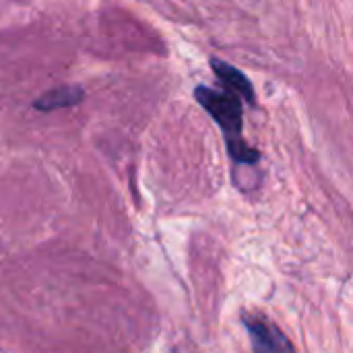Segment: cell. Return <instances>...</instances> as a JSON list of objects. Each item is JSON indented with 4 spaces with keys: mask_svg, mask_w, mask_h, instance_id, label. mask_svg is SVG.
I'll return each instance as SVG.
<instances>
[{
    "mask_svg": "<svg viewBox=\"0 0 353 353\" xmlns=\"http://www.w3.org/2000/svg\"><path fill=\"white\" fill-rule=\"evenodd\" d=\"M244 323H246V327L250 331L254 350H259V352H285V350H292V343L267 319H261V316L254 314V316H246Z\"/></svg>",
    "mask_w": 353,
    "mask_h": 353,
    "instance_id": "obj_2",
    "label": "cell"
},
{
    "mask_svg": "<svg viewBox=\"0 0 353 353\" xmlns=\"http://www.w3.org/2000/svg\"><path fill=\"white\" fill-rule=\"evenodd\" d=\"M213 70L217 74V79L223 83V87L232 93H236L242 101H248V103H256V95L252 91V85L250 81L234 66H230L228 62H219V60H213Z\"/></svg>",
    "mask_w": 353,
    "mask_h": 353,
    "instance_id": "obj_3",
    "label": "cell"
},
{
    "mask_svg": "<svg viewBox=\"0 0 353 353\" xmlns=\"http://www.w3.org/2000/svg\"><path fill=\"white\" fill-rule=\"evenodd\" d=\"M83 89L81 87H58V89H52L48 91L46 95H41L37 101H35V108L37 110H58V108H70L74 103H79L83 99Z\"/></svg>",
    "mask_w": 353,
    "mask_h": 353,
    "instance_id": "obj_4",
    "label": "cell"
},
{
    "mask_svg": "<svg viewBox=\"0 0 353 353\" xmlns=\"http://www.w3.org/2000/svg\"><path fill=\"white\" fill-rule=\"evenodd\" d=\"M194 95L221 126L232 157L240 163H254L259 159V153L250 145H246L242 137V99L228 89L215 91L211 87H196Z\"/></svg>",
    "mask_w": 353,
    "mask_h": 353,
    "instance_id": "obj_1",
    "label": "cell"
}]
</instances>
